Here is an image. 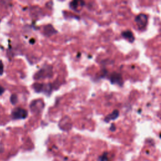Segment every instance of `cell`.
<instances>
[{
    "label": "cell",
    "mask_w": 161,
    "mask_h": 161,
    "mask_svg": "<svg viewBox=\"0 0 161 161\" xmlns=\"http://www.w3.org/2000/svg\"><path fill=\"white\" fill-rule=\"evenodd\" d=\"M33 88L37 93H43L47 95H50L52 90V86L49 83H35L33 84Z\"/></svg>",
    "instance_id": "7a4b0ae2"
},
{
    "label": "cell",
    "mask_w": 161,
    "mask_h": 161,
    "mask_svg": "<svg viewBox=\"0 0 161 161\" xmlns=\"http://www.w3.org/2000/svg\"><path fill=\"white\" fill-rule=\"evenodd\" d=\"M119 116V112L118 110H114L112 113H110L108 115H107L105 118V121L106 122H109L111 120H114L116 119Z\"/></svg>",
    "instance_id": "ba28073f"
},
{
    "label": "cell",
    "mask_w": 161,
    "mask_h": 161,
    "mask_svg": "<svg viewBox=\"0 0 161 161\" xmlns=\"http://www.w3.org/2000/svg\"><path fill=\"white\" fill-rule=\"evenodd\" d=\"M31 112L33 113H39L44 108V104L42 100H34L30 105Z\"/></svg>",
    "instance_id": "5b68a950"
},
{
    "label": "cell",
    "mask_w": 161,
    "mask_h": 161,
    "mask_svg": "<svg viewBox=\"0 0 161 161\" xmlns=\"http://www.w3.org/2000/svg\"><path fill=\"white\" fill-rule=\"evenodd\" d=\"M147 16L145 14H140L135 18V22L139 29H143L147 26Z\"/></svg>",
    "instance_id": "277c9868"
},
{
    "label": "cell",
    "mask_w": 161,
    "mask_h": 161,
    "mask_svg": "<svg viewBox=\"0 0 161 161\" xmlns=\"http://www.w3.org/2000/svg\"><path fill=\"white\" fill-rule=\"evenodd\" d=\"M122 36L130 42H134L135 40V37L134 35V33H132V31L130 30L123 31L122 33Z\"/></svg>",
    "instance_id": "52a82bcc"
},
{
    "label": "cell",
    "mask_w": 161,
    "mask_h": 161,
    "mask_svg": "<svg viewBox=\"0 0 161 161\" xmlns=\"http://www.w3.org/2000/svg\"><path fill=\"white\" fill-rule=\"evenodd\" d=\"M80 1H72L70 3V8H71L72 9H74V10H75V9H77L78 6H79V3Z\"/></svg>",
    "instance_id": "30bf717a"
},
{
    "label": "cell",
    "mask_w": 161,
    "mask_h": 161,
    "mask_svg": "<svg viewBox=\"0 0 161 161\" xmlns=\"http://www.w3.org/2000/svg\"><path fill=\"white\" fill-rule=\"evenodd\" d=\"M43 31H44V33H45V35H46L47 36L52 35L57 33L56 30H55L54 28H53V27L51 25H48L44 27Z\"/></svg>",
    "instance_id": "9c48e42d"
},
{
    "label": "cell",
    "mask_w": 161,
    "mask_h": 161,
    "mask_svg": "<svg viewBox=\"0 0 161 161\" xmlns=\"http://www.w3.org/2000/svg\"><path fill=\"white\" fill-rule=\"evenodd\" d=\"M52 76V67L50 65H45L35 74L34 78L38 80L40 79L51 77Z\"/></svg>",
    "instance_id": "6da1fadb"
},
{
    "label": "cell",
    "mask_w": 161,
    "mask_h": 161,
    "mask_svg": "<svg viewBox=\"0 0 161 161\" xmlns=\"http://www.w3.org/2000/svg\"><path fill=\"white\" fill-rule=\"evenodd\" d=\"M10 102L13 105H15L18 102V97L16 94H12L10 97Z\"/></svg>",
    "instance_id": "8fae6325"
},
{
    "label": "cell",
    "mask_w": 161,
    "mask_h": 161,
    "mask_svg": "<svg viewBox=\"0 0 161 161\" xmlns=\"http://www.w3.org/2000/svg\"><path fill=\"white\" fill-rule=\"evenodd\" d=\"M3 71H4V65L1 61H0V75L3 74Z\"/></svg>",
    "instance_id": "7c38bea8"
},
{
    "label": "cell",
    "mask_w": 161,
    "mask_h": 161,
    "mask_svg": "<svg viewBox=\"0 0 161 161\" xmlns=\"http://www.w3.org/2000/svg\"><path fill=\"white\" fill-rule=\"evenodd\" d=\"M110 81L113 84H118L119 86H122L124 84L122 76L118 72H113L110 77Z\"/></svg>",
    "instance_id": "8992f818"
},
{
    "label": "cell",
    "mask_w": 161,
    "mask_h": 161,
    "mask_svg": "<svg viewBox=\"0 0 161 161\" xmlns=\"http://www.w3.org/2000/svg\"><path fill=\"white\" fill-rule=\"evenodd\" d=\"M5 91V89L3 88L2 86H0V95H1V94L4 93Z\"/></svg>",
    "instance_id": "4fadbf2b"
},
{
    "label": "cell",
    "mask_w": 161,
    "mask_h": 161,
    "mask_svg": "<svg viewBox=\"0 0 161 161\" xmlns=\"http://www.w3.org/2000/svg\"><path fill=\"white\" fill-rule=\"evenodd\" d=\"M11 116L14 120L25 119L27 117L28 112L26 110L23 108H16L13 110Z\"/></svg>",
    "instance_id": "3957f363"
}]
</instances>
